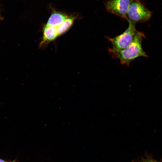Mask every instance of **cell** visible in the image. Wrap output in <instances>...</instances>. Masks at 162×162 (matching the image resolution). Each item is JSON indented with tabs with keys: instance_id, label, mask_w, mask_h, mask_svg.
Instances as JSON below:
<instances>
[{
	"instance_id": "obj_8",
	"label": "cell",
	"mask_w": 162,
	"mask_h": 162,
	"mask_svg": "<svg viewBox=\"0 0 162 162\" xmlns=\"http://www.w3.org/2000/svg\"><path fill=\"white\" fill-rule=\"evenodd\" d=\"M14 162V161H11V162H7V161H5L3 160L0 159V162Z\"/></svg>"
},
{
	"instance_id": "obj_4",
	"label": "cell",
	"mask_w": 162,
	"mask_h": 162,
	"mask_svg": "<svg viewBox=\"0 0 162 162\" xmlns=\"http://www.w3.org/2000/svg\"><path fill=\"white\" fill-rule=\"evenodd\" d=\"M131 0H109L104 4L107 11L125 19Z\"/></svg>"
},
{
	"instance_id": "obj_5",
	"label": "cell",
	"mask_w": 162,
	"mask_h": 162,
	"mask_svg": "<svg viewBox=\"0 0 162 162\" xmlns=\"http://www.w3.org/2000/svg\"><path fill=\"white\" fill-rule=\"evenodd\" d=\"M43 33L42 37L39 44L41 47L54 41L59 37L56 28L45 25L43 28Z\"/></svg>"
},
{
	"instance_id": "obj_1",
	"label": "cell",
	"mask_w": 162,
	"mask_h": 162,
	"mask_svg": "<svg viewBox=\"0 0 162 162\" xmlns=\"http://www.w3.org/2000/svg\"><path fill=\"white\" fill-rule=\"evenodd\" d=\"M145 37L142 32L137 31L131 43L125 49L116 52H110L112 58L119 59L121 64L129 66L130 62L140 57H148L142 46V40Z\"/></svg>"
},
{
	"instance_id": "obj_3",
	"label": "cell",
	"mask_w": 162,
	"mask_h": 162,
	"mask_svg": "<svg viewBox=\"0 0 162 162\" xmlns=\"http://www.w3.org/2000/svg\"><path fill=\"white\" fill-rule=\"evenodd\" d=\"M152 12L139 0H132L127 12L125 19L136 24L144 22L151 18Z\"/></svg>"
},
{
	"instance_id": "obj_6",
	"label": "cell",
	"mask_w": 162,
	"mask_h": 162,
	"mask_svg": "<svg viewBox=\"0 0 162 162\" xmlns=\"http://www.w3.org/2000/svg\"><path fill=\"white\" fill-rule=\"evenodd\" d=\"M68 16L65 13L54 11L45 25L57 28L62 24Z\"/></svg>"
},
{
	"instance_id": "obj_2",
	"label": "cell",
	"mask_w": 162,
	"mask_h": 162,
	"mask_svg": "<svg viewBox=\"0 0 162 162\" xmlns=\"http://www.w3.org/2000/svg\"><path fill=\"white\" fill-rule=\"evenodd\" d=\"M128 22V28L121 34L113 38L106 37L112 46V48L108 50L109 52H116L122 50L127 47L133 40L138 31L136 29V24Z\"/></svg>"
},
{
	"instance_id": "obj_7",
	"label": "cell",
	"mask_w": 162,
	"mask_h": 162,
	"mask_svg": "<svg viewBox=\"0 0 162 162\" xmlns=\"http://www.w3.org/2000/svg\"><path fill=\"white\" fill-rule=\"evenodd\" d=\"M76 18L74 16H68L62 24L56 28L59 36L64 34L69 30Z\"/></svg>"
}]
</instances>
